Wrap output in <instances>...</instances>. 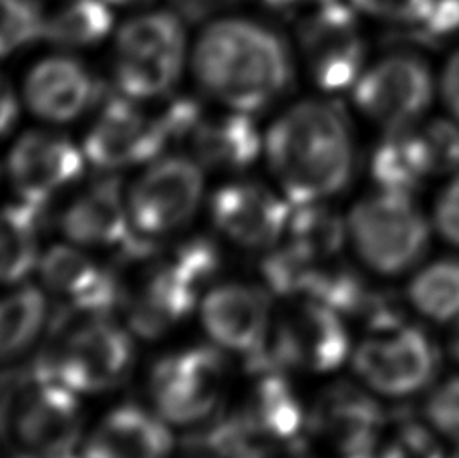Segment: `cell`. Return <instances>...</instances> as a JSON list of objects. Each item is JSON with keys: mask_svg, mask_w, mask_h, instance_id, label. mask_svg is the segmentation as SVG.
I'll list each match as a JSON object with an SVG mask.
<instances>
[{"mask_svg": "<svg viewBox=\"0 0 459 458\" xmlns=\"http://www.w3.org/2000/svg\"><path fill=\"white\" fill-rule=\"evenodd\" d=\"M371 176L379 190L413 194L428 180L415 126L389 129L375 145L371 155Z\"/></svg>", "mask_w": 459, "mask_h": 458, "instance_id": "cell-27", "label": "cell"}, {"mask_svg": "<svg viewBox=\"0 0 459 458\" xmlns=\"http://www.w3.org/2000/svg\"><path fill=\"white\" fill-rule=\"evenodd\" d=\"M131 333L111 315L56 309L48 327V346L37 359L77 394H105L123 386L134 372L135 343Z\"/></svg>", "mask_w": 459, "mask_h": 458, "instance_id": "cell-4", "label": "cell"}, {"mask_svg": "<svg viewBox=\"0 0 459 458\" xmlns=\"http://www.w3.org/2000/svg\"><path fill=\"white\" fill-rule=\"evenodd\" d=\"M200 87L228 110L256 113L292 84V59L282 37L248 19L212 22L192 57Z\"/></svg>", "mask_w": 459, "mask_h": 458, "instance_id": "cell-3", "label": "cell"}, {"mask_svg": "<svg viewBox=\"0 0 459 458\" xmlns=\"http://www.w3.org/2000/svg\"><path fill=\"white\" fill-rule=\"evenodd\" d=\"M186 145L202 168L236 174L258 160L264 142L250 113L230 110L210 118L204 113Z\"/></svg>", "mask_w": 459, "mask_h": 458, "instance_id": "cell-24", "label": "cell"}, {"mask_svg": "<svg viewBox=\"0 0 459 458\" xmlns=\"http://www.w3.org/2000/svg\"><path fill=\"white\" fill-rule=\"evenodd\" d=\"M441 92H444V100L449 111L459 121V51L447 63L444 79H441Z\"/></svg>", "mask_w": 459, "mask_h": 458, "instance_id": "cell-40", "label": "cell"}, {"mask_svg": "<svg viewBox=\"0 0 459 458\" xmlns=\"http://www.w3.org/2000/svg\"><path fill=\"white\" fill-rule=\"evenodd\" d=\"M433 223H436L441 239L459 247V174L439 194Z\"/></svg>", "mask_w": 459, "mask_h": 458, "instance_id": "cell-36", "label": "cell"}, {"mask_svg": "<svg viewBox=\"0 0 459 458\" xmlns=\"http://www.w3.org/2000/svg\"><path fill=\"white\" fill-rule=\"evenodd\" d=\"M290 208L286 196L250 180L220 186L210 198L212 223L230 242L248 251L278 247L289 228Z\"/></svg>", "mask_w": 459, "mask_h": 458, "instance_id": "cell-16", "label": "cell"}, {"mask_svg": "<svg viewBox=\"0 0 459 458\" xmlns=\"http://www.w3.org/2000/svg\"><path fill=\"white\" fill-rule=\"evenodd\" d=\"M449 354L459 364V321L454 323V330H452V338H449Z\"/></svg>", "mask_w": 459, "mask_h": 458, "instance_id": "cell-42", "label": "cell"}, {"mask_svg": "<svg viewBox=\"0 0 459 458\" xmlns=\"http://www.w3.org/2000/svg\"><path fill=\"white\" fill-rule=\"evenodd\" d=\"M113 14L103 0H71L47 21L45 39L55 47H91L109 35Z\"/></svg>", "mask_w": 459, "mask_h": 458, "instance_id": "cell-30", "label": "cell"}, {"mask_svg": "<svg viewBox=\"0 0 459 458\" xmlns=\"http://www.w3.org/2000/svg\"><path fill=\"white\" fill-rule=\"evenodd\" d=\"M79 394L35 359L4 378L3 427L24 451L47 458L75 456L83 438Z\"/></svg>", "mask_w": 459, "mask_h": 458, "instance_id": "cell-5", "label": "cell"}, {"mask_svg": "<svg viewBox=\"0 0 459 458\" xmlns=\"http://www.w3.org/2000/svg\"><path fill=\"white\" fill-rule=\"evenodd\" d=\"M108 3L121 4V6H131V4H143V3H150V0H108Z\"/></svg>", "mask_w": 459, "mask_h": 458, "instance_id": "cell-43", "label": "cell"}, {"mask_svg": "<svg viewBox=\"0 0 459 458\" xmlns=\"http://www.w3.org/2000/svg\"><path fill=\"white\" fill-rule=\"evenodd\" d=\"M387 412L365 388L333 382L310 406L307 428L341 458L368 451L387 430Z\"/></svg>", "mask_w": 459, "mask_h": 458, "instance_id": "cell-18", "label": "cell"}, {"mask_svg": "<svg viewBox=\"0 0 459 458\" xmlns=\"http://www.w3.org/2000/svg\"><path fill=\"white\" fill-rule=\"evenodd\" d=\"M307 71L318 89L341 93L363 75L365 40L357 16L337 0H326L299 29Z\"/></svg>", "mask_w": 459, "mask_h": 458, "instance_id": "cell-14", "label": "cell"}, {"mask_svg": "<svg viewBox=\"0 0 459 458\" xmlns=\"http://www.w3.org/2000/svg\"><path fill=\"white\" fill-rule=\"evenodd\" d=\"M39 275L45 289L71 313L111 315L119 307V279L113 269L71 244H55L40 255Z\"/></svg>", "mask_w": 459, "mask_h": 458, "instance_id": "cell-21", "label": "cell"}, {"mask_svg": "<svg viewBox=\"0 0 459 458\" xmlns=\"http://www.w3.org/2000/svg\"><path fill=\"white\" fill-rule=\"evenodd\" d=\"M429 65L415 55H393L375 63L352 87V100L365 118L389 129L420 124L433 101Z\"/></svg>", "mask_w": 459, "mask_h": 458, "instance_id": "cell-13", "label": "cell"}, {"mask_svg": "<svg viewBox=\"0 0 459 458\" xmlns=\"http://www.w3.org/2000/svg\"><path fill=\"white\" fill-rule=\"evenodd\" d=\"M0 110H3V113H0V126H3V134L8 136L16 124V118H19V101H16V95L8 81L3 84V105H0Z\"/></svg>", "mask_w": 459, "mask_h": 458, "instance_id": "cell-41", "label": "cell"}, {"mask_svg": "<svg viewBox=\"0 0 459 458\" xmlns=\"http://www.w3.org/2000/svg\"><path fill=\"white\" fill-rule=\"evenodd\" d=\"M415 137L429 178L459 174V121L429 119L428 124H415Z\"/></svg>", "mask_w": 459, "mask_h": 458, "instance_id": "cell-31", "label": "cell"}, {"mask_svg": "<svg viewBox=\"0 0 459 458\" xmlns=\"http://www.w3.org/2000/svg\"><path fill=\"white\" fill-rule=\"evenodd\" d=\"M347 236L349 223L325 200L292 204L286 244L300 255L316 263H329L341 255Z\"/></svg>", "mask_w": 459, "mask_h": 458, "instance_id": "cell-25", "label": "cell"}, {"mask_svg": "<svg viewBox=\"0 0 459 458\" xmlns=\"http://www.w3.org/2000/svg\"><path fill=\"white\" fill-rule=\"evenodd\" d=\"M3 357L14 362L29 354L37 339L48 331V301L35 285H16L4 297L3 321Z\"/></svg>", "mask_w": 459, "mask_h": 458, "instance_id": "cell-28", "label": "cell"}, {"mask_svg": "<svg viewBox=\"0 0 459 458\" xmlns=\"http://www.w3.org/2000/svg\"><path fill=\"white\" fill-rule=\"evenodd\" d=\"M407 295L431 321H459V259H439L423 267L409 283Z\"/></svg>", "mask_w": 459, "mask_h": 458, "instance_id": "cell-29", "label": "cell"}, {"mask_svg": "<svg viewBox=\"0 0 459 458\" xmlns=\"http://www.w3.org/2000/svg\"><path fill=\"white\" fill-rule=\"evenodd\" d=\"M168 145L169 137L160 113H147L137 100L108 92L85 136L83 152L100 172L117 174L119 170L155 162Z\"/></svg>", "mask_w": 459, "mask_h": 458, "instance_id": "cell-12", "label": "cell"}, {"mask_svg": "<svg viewBox=\"0 0 459 458\" xmlns=\"http://www.w3.org/2000/svg\"><path fill=\"white\" fill-rule=\"evenodd\" d=\"M294 3H300V0H294ZM318 3H326V0H318Z\"/></svg>", "mask_w": 459, "mask_h": 458, "instance_id": "cell-45", "label": "cell"}, {"mask_svg": "<svg viewBox=\"0 0 459 458\" xmlns=\"http://www.w3.org/2000/svg\"><path fill=\"white\" fill-rule=\"evenodd\" d=\"M248 374L252 382L244 390L242 402L232 412H224L240 440V451L258 440L299 436L307 427L308 412L286 378V372L248 370Z\"/></svg>", "mask_w": 459, "mask_h": 458, "instance_id": "cell-19", "label": "cell"}, {"mask_svg": "<svg viewBox=\"0 0 459 458\" xmlns=\"http://www.w3.org/2000/svg\"><path fill=\"white\" fill-rule=\"evenodd\" d=\"M234 458H318L307 440L300 436L258 440V443L246 445Z\"/></svg>", "mask_w": 459, "mask_h": 458, "instance_id": "cell-37", "label": "cell"}, {"mask_svg": "<svg viewBox=\"0 0 459 458\" xmlns=\"http://www.w3.org/2000/svg\"><path fill=\"white\" fill-rule=\"evenodd\" d=\"M61 233L77 247L119 252L137 234L131 226L127 194L115 172H101L73 196L59 216Z\"/></svg>", "mask_w": 459, "mask_h": 458, "instance_id": "cell-20", "label": "cell"}, {"mask_svg": "<svg viewBox=\"0 0 459 458\" xmlns=\"http://www.w3.org/2000/svg\"><path fill=\"white\" fill-rule=\"evenodd\" d=\"M47 21L37 0H3V57L45 37Z\"/></svg>", "mask_w": 459, "mask_h": 458, "instance_id": "cell-32", "label": "cell"}, {"mask_svg": "<svg viewBox=\"0 0 459 458\" xmlns=\"http://www.w3.org/2000/svg\"><path fill=\"white\" fill-rule=\"evenodd\" d=\"M268 168L289 202H316L341 194L355 168V137L339 103H294L268 128Z\"/></svg>", "mask_w": 459, "mask_h": 458, "instance_id": "cell-2", "label": "cell"}, {"mask_svg": "<svg viewBox=\"0 0 459 458\" xmlns=\"http://www.w3.org/2000/svg\"><path fill=\"white\" fill-rule=\"evenodd\" d=\"M359 380L385 398L405 400L429 388L439 370V351L421 327L407 319L367 330L352 354Z\"/></svg>", "mask_w": 459, "mask_h": 458, "instance_id": "cell-10", "label": "cell"}, {"mask_svg": "<svg viewBox=\"0 0 459 458\" xmlns=\"http://www.w3.org/2000/svg\"><path fill=\"white\" fill-rule=\"evenodd\" d=\"M425 420L452 443L459 445V375L441 382L425 402Z\"/></svg>", "mask_w": 459, "mask_h": 458, "instance_id": "cell-34", "label": "cell"}, {"mask_svg": "<svg viewBox=\"0 0 459 458\" xmlns=\"http://www.w3.org/2000/svg\"><path fill=\"white\" fill-rule=\"evenodd\" d=\"M117 255L119 307L139 338L155 339L190 317L200 293L222 267V257L206 236L161 251L160 241L135 234Z\"/></svg>", "mask_w": 459, "mask_h": 458, "instance_id": "cell-1", "label": "cell"}, {"mask_svg": "<svg viewBox=\"0 0 459 458\" xmlns=\"http://www.w3.org/2000/svg\"><path fill=\"white\" fill-rule=\"evenodd\" d=\"M232 3V0H171V4L176 6L179 16H184L186 21L190 22H200L208 19L220 8Z\"/></svg>", "mask_w": 459, "mask_h": 458, "instance_id": "cell-39", "label": "cell"}, {"mask_svg": "<svg viewBox=\"0 0 459 458\" xmlns=\"http://www.w3.org/2000/svg\"><path fill=\"white\" fill-rule=\"evenodd\" d=\"M459 32V0H431L423 19L401 32V39H409L421 45H437Z\"/></svg>", "mask_w": 459, "mask_h": 458, "instance_id": "cell-33", "label": "cell"}, {"mask_svg": "<svg viewBox=\"0 0 459 458\" xmlns=\"http://www.w3.org/2000/svg\"><path fill=\"white\" fill-rule=\"evenodd\" d=\"M174 436L158 412L123 404L105 414L83 445V458H169Z\"/></svg>", "mask_w": 459, "mask_h": 458, "instance_id": "cell-23", "label": "cell"}, {"mask_svg": "<svg viewBox=\"0 0 459 458\" xmlns=\"http://www.w3.org/2000/svg\"><path fill=\"white\" fill-rule=\"evenodd\" d=\"M200 319L216 348L248 359L266 346L274 321L273 299L258 285H218L202 297Z\"/></svg>", "mask_w": 459, "mask_h": 458, "instance_id": "cell-17", "label": "cell"}, {"mask_svg": "<svg viewBox=\"0 0 459 458\" xmlns=\"http://www.w3.org/2000/svg\"><path fill=\"white\" fill-rule=\"evenodd\" d=\"M186 32L171 13H147L126 22L115 40L117 92L143 101L169 93L182 77Z\"/></svg>", "mask_w": 459, "mask_h": 458, "instance_id": "cell-9", "label": "cell"}, {"mask_svg": "<svg viewBox=\"0 0 459 458\" xmlns=\"http://www.w3.org/2000/svg\"><path fill=\"white\" fill-rule=\"evenodd\" d=\"M108 95L100 79L71 57H48L29 71L24 101L37 118L51 124H69L89 110L100 108Z\"/></svg>", "mask_w": 459, "mask_h": 458, "instance_id": "cell-22", "label": "cell"}, {"mask_svg": "<svg viewBox=\"0 0 459 458\" xmlns=\"http://www.w3.org/2000/svg\"><path fill=\"white\" fill-rule=\"evenodd\" d=\"M153 410L174 427H204L224 412L228 364L220 348L169 351L150 372Z\"/></svg>", "mask_w": 459, "mask_h": 458, "instance_id": "cell-8", "label": "cell"}, {"mask_svg": "<svg viewBox=\"0 0 459 458\" xmlns=\"http://www.w3.org/2000/svg\"><path fill=\"white\" fill-rule=\"evenodd\" d=\"M352 4L377 19L397 22L409 29L423 19L431 0H352Z\"/></svg>", "mask_w": 459, "mask_h": 458, "instance_id": "cell-35", "label": "cell"}, {"mask_svg": "<svg viewBox=\"0 0 459 458\" xmlns=\"http://www.w3.org/2000/svg\"><path fill=\"white\" fill-rule=\"evenodd\" d=\"M347 321L321 301L284 299L264 349L246 359V367L308 374L337 370L352 349Z\"/></svg>", "mask_w": 459, "mask_h": 458, "instance_id": "cell-6", "label": "cell"}, {"mask_svg": "<svg viewBox=\"0 0 459 458\" xmlns=\"http://www.w3.org/2000/svg\"><path fill=\"white\" fill-rule=\"evenodd\" d=\"M204 198V168L186 155L152 162L127 190L131 226L145 239H166L195 216Z\"/></svg>", "mask_w": 459, "mask_h": 458, "instance_id": "cell-11", "label": "cell"}, {"mask_svg": "<svg viewBox=\"0 0 459 458\" xmlns=\"http://www.w3.org/2000/svg\"><path fill=\"white\" fill-rule=\"evenodd\" d=\"M169 458H226L214 440H212L202 428H195L192 435L184 438L182 446L171 453Z\"/></svg>", "mask_w": 459, "mask_h": 458, "instance_id": "cell-38", "label": "cell"}, {"mask_svg": "<svg viewBox=\"0 0 459 458\" xmlns=\"http://www.w3.org/2000/svg\"><path fill=\"white\" fill-rule=\"evenodd\" d=\"M87 155L69 137L56 132H27L8 152L6 174L14 198L47 207L83 176Z\"/></svg>", "mask_w": 459, "mask_h": 458, "instance_id": "cell-15", "label": "cell"}, {"mask_svg": "<svg viewBox=\"0 0 459 458\" xmlns=\"http://www.w3.org/2000/svg\"><path fill=\"white\" fill-rule=\"evenodd\" d=\"M347 223L359 259L379 275L411 271L429 249V225L413 194L377 188L351 210Z\"/></svg>", "mask_w": 459, "mask_h": 458, "instance_id": "cell-7", "label": "cell"}, {"mask_svg": "<svg viewBox=\"0 0 459 458\" xmlns=\"http://www.w3.org/2000/svg\"><path fill=\"white\" fill-rule=\"evenodd\" d=\"M45 208L16 198L3 216V281L19 285L39 269V233L43 228Z\"/></svg>", "mask_w": 459, "mask_h": 458, "instance_id": "cell-26", "label": "cell"}, {"mask_svg": "<svg viewBox=\"0 0 459 458\" xmlns=\"http://www.w3.org/2000/svg\"><path fill=\"white\" fill-rule=\"evenodd\" d=\"M14 458H47V456H40V454H35V453H21V454H16ZM69 458H79L77 454L75 456H69Z\"/></svg>", "mask_w": 459, "mask_h": 458, "instance_id": "cell-44", "label": "cell"}]
</instances>
